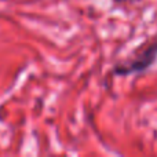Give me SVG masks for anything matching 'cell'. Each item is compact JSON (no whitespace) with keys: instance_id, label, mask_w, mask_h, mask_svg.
Returning <instances> with one entry per match:
<instances>
[{"instance_id":"obj_1","label":"cell","mask_w":157,"mask_h":157,"mask_svg":"<svg viewBox=\"0 0 157 157\" xmlns=\"http://www.w3.org/2000/svg\"><path fill=\"white\" fill-rule=\"evenodd\" d=\"M157 55V37L153 40L147 41L145 46H141L138 51L130 58V59L124 61L123 63L114 68V72L117 75H130L134 72H139L146 69L147 66L152 65V62L156 59Z\"/></svg>"},{"instance_id":"obj_2","label":"cell","mask_w":157,"mask_h":157,"mask_svg":"<svg viewBox=\"0 0 157 157\" xmlns=\"http://www.w3.org/2000/svg\"><path fill=\"white\" fill-rule=\"evenodd\" d=\"M117 3H123V2H128V0H116Z\"/></svg>"}]
</instances>
